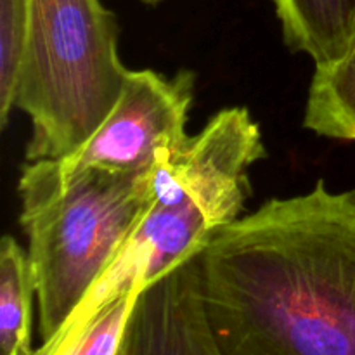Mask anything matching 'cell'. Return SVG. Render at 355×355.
I'll list each match as a JSON object with an SVG mask.
<instances>
[{
	"instance_id": "6da1fadb",
	"label": "cell",
	"mask_w": 355,
	"mask_h": 355,
	"mask_svg": "<svg viewBox=\"0 0 355 355\" xmlns=\"http://www.w3.org/2000/svg\"><path fill=\"white\" fill-rule=\"evenodd\" d=\"M222 355H355V189L272 198L200 253Z\"/></svg>"
},
{
	"instance_id": "7a4b0ae2",
	"label": "cell",
	"mask_w": 355,
	"mask_h": 355,
	"mask_svg": "<svg viewBox=\"0 0 355 355\" xmlns=\"http://www.w3.org/2000/svg\"><path fill=\"white\" fill-rule=\"evenodd\" d=\"M151 173L24 162L19 224L37 284L42 343L58 335L151 210Z\"/></svg>"
},
{
	"instance_id": "3957f363",
	"label": "cell",
	"mask_w": 355,
	"mask_h": 355,
	"mask_svg": "<svg viewBox=\"0 0 355 355\" xmlns=\"http://www.w3.org/2000/svg\"><path fill=\"white\" fill-rule=\"evenodd\" d=\"M130 69L118 55V23L101 0H31L14 92L30 118L26 162L73 155L106 120Z\"/></svg>"
},
{
	"instance_id": "277c9868",
	"label": "cell",
	"mask_w": 355,
	"mask_h": 355,
	"mask_svg": "<svg viewBox=\"0 0 355 355\" xmlns=\"http://www.w3.org/2000/svg\"><path fill=\"white\" fill-rule=\"evenodd\" d=\"M193 99V71L165 76L130 69L106 120L73 155L58 159L59 165L64 170L151 172L189 141L186 125Z\"/></svg>"
},
{
	"instance_id": "5b68a950",
	"label": "cell",
	"mask_w": 355,
	"mask_h": 355,
	"mask_svg": "<svg viewBox=\"0 0 355 355\" xmlns=\"http://www.w3.org/2000/svg\"><path fill=\"white\" fill-rule=\"evenodd\" d=\"M263 156L262 132L250 111H218L184 148L153 168L155 203L175 207L189 201L218 231L239 218L252 194L248 170Z\"/></svg>"
},
{
	"instance_id": "8992f818",
	"label": "cell",
	"mask_w": 355,
	"mask_h": 355,
	"mask_svg": "<svg viewBox=\"0 0 355 355\" xmlns=\"http://www.w3.org/2000/svg\"><path fill=\"white\" fill-rule=\"evenodd\" d=\"M118 355H222L205 311L200 253L142 286Z\"/></svg>"
},
{
	"instance_id": "52a82bcc",
	"label": "cell",
	"mask_w": 355,
	"mask_h": 355,
	"mask_svg": "<svg viewBox=\"0 0 355 355\" xmlns=\"http://www.w3.org/2000/svg\"><path fill=\"white\" fill-rule=\"evenodd\" d=\"M284 42L311 55L315 66L331 64L355 42V0H272Z\"/></svg>"
},
{
	"instance_id": "ba28073f",
	"label": "cell",
	"mask_w": 355,
	"mask_h": 355,
	"mask_svg": "<svg viewBox=\"0 0 355 355\" xmlns=\"http://www.w3.org/2000/svg\"><path fill=\"white\" fill-rule=\"evenodd\" d=\"M37 297L30 257L12 236L0 241V350L2 355H33L31 324Z\"/></svg>"
},
{
	"instance_id": "9c48e42d",
	"label": "cell",
	"mask_w": 355,
	"mask_h": 355,
	"mask_svg": "<svg viewBox=\"0 0 355 355\" xmlns=\"http://www.w3.org/2000/svg\"><path fill=\"white\" fill-rule=\"evenodd\" d=\"M304 125L321 137L355 142V42L342 59L315 66Z\"/></svg>"
},
{
	"instance_id": "30bf717a",
	"label": "cell",
	"mask_w": 355,
	"mask_h": 355,
	"mask_svg": "<svg viewBox=\"0 0 355 355\" xmlns=\"http://www.w3.org/2000/svg\"><path fill=\"white\" fill-rule=\"evenodd\" d=\"M142 286L107 300L83 315H73L33 355H118L125 326Z\"/></svg>"
},
{
	"instance_id": "8fae6325",
	"label": "cell",
	"mask_w": 355,
	"mask_h": 355,
	"mask_svg": "<svg viewBox=\"0 0 355 355\" xmlns=\"http://www.w3.org/2000/svg\"><path fill=\"white\" fill-rule=\"evenodd\" d=\"M31 19V0H0V128L14 110V92Z\"/></svg>"
},
{
	"instance_id": "7c38bea8",
	"label": "cell",
	"mask_w": 355,
	"mask_h": 355,
	"mask_svg": "<svg viewBox=\"0 0 355 355\" xmlns=\"http://www.w3.org/2000/svg\"><path fill=\"white\" fill-rule=\"evenodd\" d=\"M141 2H144V3H149V6H156V3L163 2V0H141Z\"/></svg>"
}]
</instances>
